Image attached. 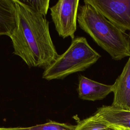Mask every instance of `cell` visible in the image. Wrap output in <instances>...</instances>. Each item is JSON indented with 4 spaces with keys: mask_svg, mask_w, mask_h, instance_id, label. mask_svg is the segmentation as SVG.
I'll return each instance as SVG.
<instances>
[{
    "mask_svg": "<svg viewBox=\"0 0 130 130\" xmlns=\"http://www.w3.org/2000/svg\"><path fill=\"white\" fill-rule=\"evenodd\" d=\"M17 10V25L10 36L13 53L28 67L43 68L58 57L49 28V22L43 15L20 0H14Z\"/></svg>",
    "mask_w": 130,
    "mask_h": 130,
    "instance_id": "6da1fadb",
    "label": "cell"
},
{
    "mask_svg": "<svg viewBox=\"0 0 130 130\" xmlns=\"http://www.w3.org/2000/svg\"><path fill=\"white\" fill-rule=\"evenodd\" d=\"M77 21L80 27L111 56L120 60L130 56V37L106 18L91 5L79 6Z\"/></svg>",
    "mask_w": 130,
    "mask_h": 130,
    "instance_id": "7a4b0ae2",
    "label": "cell"
},
{
    "mask_svg": "<svg viewBox=\"0 0 130 130\" xmlns=\"http://www.w3.org/2000/svg\"><path fill=\"white\" fill-rule=\"evenodd\" d=\"M101 57L89 45L85 38L77 37L72 40L64 53L45 69L42 78L48 81L63 79L71 74L85 71Z\"/></svg>",
    "mask_w": 130,
    "mask_h": 130,
    "instance_id": "3957f363",
    "label": "cell"
},
{
    "mask_svg": "<svg viewBox=\"0 0 130 130\" xmlns=\"http://www.w3.org/2000/svg\"><path fill=\"white\" fill-rule=\"evenodd\" d=\"M79 7V0H59L50 9L55 29L63 39H74Z\"/></svg>",
    "mask_w": 130,
    "mask_h": 130,
    "instance_id": "277c9868",
    "label": "cell"
},
{
    "mask_svg": "<svg viewBox=\"0 0 130 130\" xmlns=\"http://www.w3.org/2000/svg\"><path fill=\"white\" fill-rule=\"evenodd\" d=\"M123 31H130V0H84Z\"/></svg>",
    "mask_w": 130,
    "mask_h": 130,
    "instance_id": "5b68a950",
    "label": "cell"
},
{
    "mask_svg": "<svg viewBox=\"0 0 130 130\" xmlns=\"http://www.w3.org/2000/svg\"><path fill=\"white\" fill-rule=\"evenodd\" d=\"M112 86L114 98L111 106L130 111V56Z\"/></svg>",
    "mask_w": 130,
    "mask_h": 130,
    "instance_id": "8992f818",
    "label": "cell"
},
{
    "mask_svg": "<svg viewBox=\"0 0 130 130\" xmlns=\"http://www.w3.org/2000/svg\"><path fill=\"white\" fill-rule=\"evenodd\" d=\"M112 85L104 84L82 75L79 78L77 90L79 98L83 100H102L112 92Z\"/></svg>",
    "mask_w": 130,
    "mask_h": 130,
    "instance_id": "52a82bcc",
    "label": "cell"
},
{
    "mask_svg": "<svg viewBox=\"0 0 130 130\" xmlns=\"http://www.w3.org/2000/svg\"><path fill=\"white\" fill-rule=\"evenodd\" d=\"M110 126L130 130V111L111 106H103L95 113Z\"/></svg>",
    "mask_w": 130,
    "mask_h": 130,
    "instance_id": "ba28073f",
    "label": "cell"
},
{
    "mask_svg": "<svg viewBox=\"0 0 130 130\" xmlns=\"http://www.w3.org/2000/svg\"><path fill=\"white\" fill-rule=\"evenodd\" d=\"M16 25L17 10L14 0H0V36L10 37Z\"/></svg>",
    "mask_w": 130,
    "mask_h": 130,
    "instance_id": "9c48e42d",
    "label": "cell"
},
{
    "mask_svg": "<svg viewBox=\"0 0 130 130\" xmlns=\"http://www.w3.org/2000/svg\"><path fill=\"white\" fill-rule=\"evenodd\" d=\"M109 125L94 113L90 117L79 121L74 130H112Z\"/></svg>",
    "mask_w": 130,
    "mask_h": 130,
    "instance_id": "30bf717a",
    "label": "cell"
},
{
    "mask_svg": "<svg viewBox=\"0 0 130 130\" xmlns=\"http://www.w3.org/2000/svg\"><path fill=\"white\" fill-rule=\"evenodd\" d=\"M75 125L50 121L44 124L29 127H0L1 130H74Z\"/></svg>",
    "mask_w": 130,
    "mask_h": 130,
    "instance_id": "8fae6325",
    "label": "cell"
},
{
    "mask_svg": "<svg viewBox=\"0 0 130 130\" xmlns=\"http://www.w3.org/2000/svg\"><path fill=\"white\" fill-rule=\"evenodd\" d=\"M22 2L32 7L40 14L46 15L47 14L49 7L50 1L49 0H23Z\"/></svg>",
    "mask_w": 130,
    "mask_h": 130,
    "instance_id": "7c38bea8",
    "label": "cell"
},
{
    "mask_svg": "<svg viewBox=\"0 0 130 130\" xmlns=\"http://www.w3.org/2000/svg\"><path fill=\"white\" fill-rule=\"evenodd\" d=\"M112 126V130H125L122 128L119 127H116V126Z\"/></svg>",
    "mask_w": 130,
    "mask_h": 130,
    "instance_id": "4fadbf2b",
    "label": "cell"
},
{
    "mask_svg": "<svg viewBox=\"0 0 130 130\" xmlns=\"http://www.w3.org/2000/svg\"><path fill=\"white\" fill-rule=\"evenodd\" d=\"M129 37H130V34H129Z\"/></svg>",
    "mask_w": 130,
    "mask_h": 130,
    "instance_id": "5bb4252c",
    "label": "cell"
},
{
    "mask_svg": "<svg viewBox=\"0 0 130 130\" xmlns=\"http://www.w3.org/2000/svg\"><path fill=\"white\" fill-rule=\"evenodd\" d=\"M0 130H1V129H0Z\"/></svg>",
    "mask_w": 130,
    "mask_h": 130,
    "instance_id": "9a60e30c",
    "label": "cell"
}]
</instances>
